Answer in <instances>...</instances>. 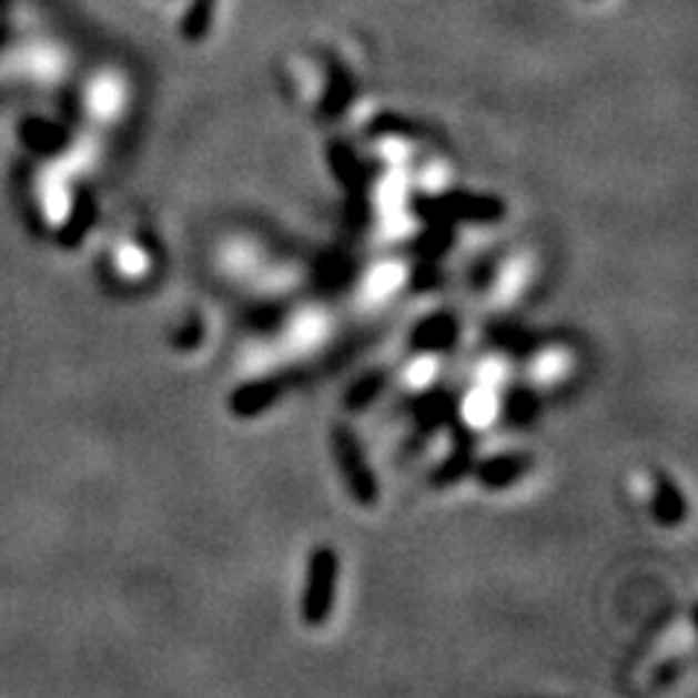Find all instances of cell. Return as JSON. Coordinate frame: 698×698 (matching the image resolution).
Wrapping results in <instances>:
<instances>
[{
    "mask_svg": "<svg viewBox=\"0 0 698 698\" xmlns=\"http://www.w3.org/2000/svg\"><path fill=\"white\" fill-rule=\"evenodd\" d=\"M265 402H269L265 391H262V387H256V384H254V387H247V391L239 393L233 405H236L239 414H251V411H260V407L265 405Z\"/></svg>",
    "mask_w": 698,
    "mask_h": 698,
    "instance_id": "5b68a950",
    "label": "cell"
},
{
    "mask_svg": "<svg viewBox=\"0 0 698 698\" xmlns=\"http://www.w3.org/2000/svg\"><path fill=\"white\" fill-rule=\"evenodd\" d=\"M125 260H123V269L129 271H140L143 269V254H138V251H125Z\"/></svg>",
    "mask_w": 698,
    "mask_h": 698,
    "instance_id": "9c48e42d",
    "label": "cell"
},
{
    "mask_svg": "<svg viewBox=\"0 0 698 698\" xmlns=\"http://www.w3.org/2000/svg\"><path fill=\"white\" fill-rule=\"evenodd\" d=\"M208 9L213 12V0H199V7L192 9L190 23H186L190 36H201V32H204V27H208V18H210Z\"/></svg>",
    "mask_w": 698,
    "mask_h": 698,
    "instance_id": "8992f818",
    "label": "cell"
},
{
    "mask_svg": "<svg viewBox=\"0 0 698 698\" xmlns=\"http://www.w3.org/2000/svg\"><path fill=\"white\" fill-rule=\"evenodd\" d=\"M335 579H338V562L332 550H317L308 570V591L303 611L312 626L323 623L332 611V599H335Z\"/></svg>",
    "mask_w": 698,
    "mask_h": 698,
    "instance_id": "6da1fadb",
    "label": "cell"
},
{
    "mask_svg": "<svg viewBox=\"0 0 698 698\" xmlns=\"http://www.w3.org/2000/svg\"><path fill=\"white\" fill-rule=\"evenodd\" d=\"M672 507L681 509V500H678V495L669 489V486H664V489H660V518H664V522H672V515H669Z\"/></svg>",
    "mask_w": 698,
    "mask_h": 698,
    "instance_id": "ba28073f",
    "label": "cell"
},
{
    "mask_svg": "<svg viewBox=\"0 0 698 698\" xmlns=\"http://www.w3.org/2000/svg\"><path fill=\"white\" fill-rule=\"evenodd\" d=\"M536 367L542 378H556L562 373V367H565V358H562L559 353H545L542 358H538Z\"/></svg>",
    "mask_w": 698,
    "mask_h": 698,
    "instance_id": "52a82bcc",
    "label": "cell"
},
{
    "mask_svg": "<svg viewBox=\"0 0 698 698\" xmlns=\"http://www.w3.org/2000/svg\"><path fill=\"white\" fill-rule=\"evenodd\" d=\"M463 414L472 425H489L492 416H495V399H492L489 391L472 393L463 405Z\"/></svg>",
    "mask_w": 698,
    "mask_h": 698,
    "instance_id": "3957f363",
    "label": "cell"
},
{
    "mask_svg": "<svg viewBox=\"0 0 698 698\" xmlns=\"http://www.w3.org/2000/svg\"><path fill=\"white\" fill-rule=\"evenodd\" d=\"M399 276H402V271L396 269V265H384V269L376 271V276H373L370 289H373V294H391L393 289L402 283Z\"/></svg>",
    "mask_w": 698,
    "mask_h": 698,
    "instance_id": "277c9868",
    "label": "cell"
},
{
    "mask_svg": "<svg viewBox=\"0 0 698 698\" xmlns=\"http://www.w3.org/2000/svg\"><path fill=\"white\" fill-rule=\"evenodd\" d=\"M338 461L341 468H344L346 484L355 492V498H358L361 504L376 500V477L370 475L367 463L361 457V448L355 445V439L346 437V434H338Z\"/></svg>",
    "mask_w": 698,
    "mask_h": 698,
    "instance_id": "7a4b0ae2",
    "label": "cell"
}]
</instances>
